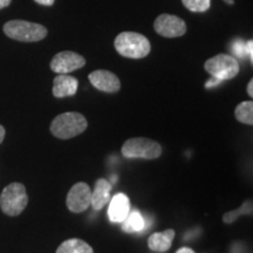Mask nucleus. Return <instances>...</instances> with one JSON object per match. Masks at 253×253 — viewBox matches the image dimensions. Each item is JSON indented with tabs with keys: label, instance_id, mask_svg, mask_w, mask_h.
<instances>
[{
	"label": "nucleus",
	"instance_id": "obj_1",
	"mask_svg": "<svg viewBox=\"0 0 253 253\" xmlns=\"http://www.w3.org/2000/svg\"><path fill=\"white\" fill-rule=\"evenodd\" d=\"M87 119L80 113L67 112L62 113L50 123V132L60 140H71L82 134L87 129Z\"/></svg>",
	"mask_w": 253,
	"mask_h": 253
},
{
	"label": "nucleus",
	"instance_id": "obj_2",
	"mask_svg": "<svg viewBox=\"0 0 253 253\" xmlns=\"http://www.w3.org/2000/svg\"><path fill=\"white\" fill-rule=\"evenodd\" d=\"M116 52L128 59H143L150 53V41L136 32H122L114 41Z\"/></svg>",
	"mask_w": 253,
	"mask_h": 253
},
{
	"label": "nucleus",
	"instance_id": "obj_3",
	"mask_svg": "<svg viewBox=\"0 0 253 253\" xmlns=\"http://www.w3.org/2000/svg\"><path fill=\"white\" fill-rule=\"evenodd\" d=\"M27 204L28 196L26 188L21 183H11L2 190L0 195V209L7 216H19L26 209Z\"/></svg>",
	"mask_w": 253,
	"mask_h": 253
},
{
	"label": "nucleus",
	"instance_id": "obj_4",
	"mask_svg": "<svg viewBox=\"0 0 253 253\" xmlns=\"http://www.w3.org/2000/svg\"><path fill=\"white\" fill-rule=\"evenodd\" d=\"M4 33L11 39L21 42H37L45 39L47 28L26 20H11L4 25Z\"/></svg>",
	"mask_w": 253,
	"mask_h": 253
},
{
	"label": "nucleus",
	"instance_id": "obj_5",
	"mask_svg": "<svg viewBox=\"0 0 253 253\" xmlns=\"http://www.w3.org/2000/svg\"><path fill=\"white\" fill-rule=\"evenodd\" d=\"M162 147L158 142L147 137H134L126 140L122 145L121 153L126 158L156 160L162 155Z\"/></svg>",
	"mask_w": 253,
	"mask_h": 253
},
{
	"label": "nucleus",
	"instance_id": "obj_6",
	"mask_svg": "<svg viewBox=\"0 0 253 253\" xmlns=\"http://www.w3.org/2000/svg\"><path fill=\"white\" fill-rule=\"evenodd\" d=\"M204 68L211 77L219 81L231 80L239 74V62L235 56L229 54H218L207 60Z\"/></svg>",
	"mask_w": 253,
	"mask_h": 253
},
{
	"label": "nucleus",
	"instance_id": "obj_7",
	"mask_svg": "<svg viewBox=\"0 0 253 253\" xmlns=\"http://www.w3.org/2000/svg\"><path fill=\"white\" fill-rule=\"evenodd\" d=\"M90 198L91 190L89 185L84 182H79L68 191L66 204L71 212L81 213L90 207Z\"/></svg>",
	"mask_w": 253,
	"mask_h": 253
},
{
	"label": "nucleus",
	"instance_id": "obj_8",
	"mask_svg": "<svg viewBox=\"0 0 253 253\" xmlns=\"http://www.w3.org/2000/svg\"><path fill=\"white\" fill-rule=\"evenodd\" d=\"M86 65V59L72 50H63L54 55L50 61V69L56 74H69Z\"/></svg>",
	"mask_w": 253,
	"mask_h": 253
},
{
	"label": "nucleus",
	"instance_id": "obj_9",
	"mask_svg": "<svg viewBox=\"0 0 253 253\" xmlns=\"http://www.w3.org/2000/svg\"><path fill=\"white\" fill-rule=\"evenodd\" d=\"M154 28L156 33L164 38H178L186 33V25L183 19L166 13L158 15L154 23Z\"/></svg>",
	"mask_w": 253,
	"mask_h": 253
},
{
	"label": "nucleus",
	"instance_id": "obj_10",
	"mask_svg": "<svg viewBox=\"0 0 253 253\" xmlns=\"http://www.w3.org/2000/svg\"><path fill=\"white\" fill-rule=\"evenodd\" d=\"M88 79L96 89L104 93H118L121 89V82L118 75L106 69H97L91 72L88 75Z\"/></svg>",
	"mask_w": 253,
	"mask_h": 253
},
{
	"label": "nucleus",
	"instance_id": "obj_11",
	"mask_svg": "<svg viewBox=\"0 0 253 253\" xmlns=\"http://www.w3.org/2000/svg\"><path fill=\"white\" fill-rule=\"evenodd\" d=\"M110 191H112V184L106 178H99L95 182L90 198V205L93 207L94 210H102L109 203L110 199H112Z\"/></svg>",
	"mask_w": 253,
	"mask_h": 253
},
{
	"label": "nucleus",
	"instance_id": "obj_12",
	"mask_svg": "<svg viewBox=\"0 0 253 253\" xmlns=\"http://www.w3.org/2000/svg\"><path fill=\"white\" fill-rule=\"evenodd\" d=\"M78 88V79L68 74H59L53 81V95L58 99L73 96L77 94Z\"/></svg>",
	"mask_w": 253,
	"mask_h": 253
},
{
	"label": "nucleus",
	"instance_id": "obj_13",
	"mask_svg": "<svg viewBox=\"0 0 253 253\" xmlns=\"http://www.w3.org/2000/svg\"><path fill=\"white\" fill-rule=\"evenodd\" d=\"M129 211H130V202H129L128 196L118 194L114 196L113 199H110L108 216L112 221H115V223L123 221Z\"/></svg>",
	"mask_w": 253,
	"mask_h": 253
},
{
	"label": "nucleus",
	"instance_id": "obj_14",
	"mask_svg": "<svg viewBox=\"0 0 253 253\" xmlns=\"http://www.w3.org/2000/svg\"><path fill=\"white\" fill-rule=\"evenodd\" d=\"M175 230L168 229L163 232H155L148 238V246L151 251L155 252H167L171 248L173 238H175Z\"/></svg>",
	"mask_w": 253,
	"mask_h": 253
},
{
	"label": "nucleus",
	"instance_id": "obj_15",
	"mask_svg": "<svg viewBox=\"0 0 253 253\" xmlns=\"http://www.w3.org/2000/svg\"><path fill=\"white\" fill-rule=\"evenodd\" d=\"M55 253H94V250L84 240L71 238L61 243Z\"/></svg>",
	"mask_w": 253,
	"mask_h": 253
},
{
	"label": "nucleus",
	"instance_id": "obj_16",
	"mask_svg": "<svg viewBox=\"0 0 253 253\" xmlns=\"http://www.w3.org/2000/svg\"><path fill=\"white\" fill-rule=\"evenodd\" d=\"M145 221L144 218L142 217V214L138 211H131L130 213L126 214V217L123 220L122 230L126 233H134L142 231L144 229Z\"/></svg>",
	"mask_w": 253,
	"mask_h": 253
},
{
	"label": "nucleus",
	"instance_id": "obj_17",
	"mask_svg": "<svg viewBox=\"0 0 253 253\" xmlns=\"http://www.w3.org/2000/svg\"><path fill=\"white\" fill-rule=\"evenodd\" d=\"M236 120L244 125H253V102L252 101H244L236 107L235 110Z\"/></svg>",
	"mask_w": 253,
	"mask_h": 253
},
{
	"label": "nucleus",
	"instance_id": "obj_18",
	"mask_svg": "<svg viewBox=\"0 0 253 253\" xmlns=\"http://www.w3.org/2000/svg\"><path fill=\"white\" fill-rule=\"evenodd\" d=\"M252 213V201H245L240 208L237 210L229 211L223 216V221L226 224H231L238 219L242 214H251Z\"/></svg>",
	"mask_w": 253,
	"mask_h": 253
},
{
	"label": "nucleus",
	"instance_id": "obj_19",
	"mask_svg": "<svg viewBox=\"0 0 253 253\" xmlns=\"http://www.w3.org/2000/svg\"><path fill=\"white\" fill-rule=\"evenodd\" d=\"M182 2L189 11L196 13L207 12L211 6V0H182Z\"/></svg>",
	"mask_w": 253,
	"mask_h": 253
},
{
	"label": "nucleus",
	"instance_id": "obj_20",
	"mask_svg": "<svg viewBox=\"0 0 253 253\" xmlns=\"http://www.w3.org/2000/svg\"><path fill=\"white\" fill-rule=\"evenodd\" d=\"M231 49H232V52L235 53L237 56H239V58L248 55L246 54V42H244V41L240 39H237L231 43Z\"/></svg>",
	"mask_w": 253,
	"mask_h": 253
},
{
	"label": "nucleus",
	"instance_id": "obj_21",
	"mask_svg": "<svg viewBox=\"0 0 253 253\" xmlns=\"http://www.w3.org/2000/svg\"><path fill=\"white\" fill-rule=\"evenodd\" d=\"M253 41L252 40H249L248 42H246V54L250 55V61L253 62Z\"/></svg>",
	"mask_w": 253,
	"mask_h": 253
},
{
	"label": "nucleus",
	"instance_id": "obj_22",
	"mask_svg": "<svg viewBox=\"0 0 253 253\" xmlns=\"http://www.w3.org/2000/svg\"><path fill=\"white\" fill-rule=\"evenodd\" d=\"M220 82H221V81H219V80H217V79L212 78V79H211V80H209V81L207 82V84H205V87H207V88L214 87V86H217V84H219Z\"/></svg>",
	"mask_w": 253,
	"mask_h": 253
},
{
	"label": "nucleus",
	"instance_id": "obj_23",
	"mask_svg": "<svg viewBox=\"0 0 253 253\" xmlns=\"http://www.w3.org/2000/svg\"><path fill=\"white\" fill-rule=\"evenodd\" d=\"M34 1L38 2V4L42 5V6H52L54 4L55 0H34Z\"/></svg>",
	"mask_w": 253,
	"mask_h": 253
},
{
	"label": "nucleus",
	"instance_id": "obj_24",
	"mask_svg": "<svg viewBox=\"0 0 253 253\" xmlns=\"http://www.w3.org/2000/svg\"><path fill=\"white\" fill-rule=\"evenodd\" d=\"M176 253H196V252L192 249L186 248V246H184V248H181L179 250H177Z\"/></svg>",
	"mask_w": 253,
	"mask_h": 253
},
{
	"label": "nucleus",
	"instance_id": "obj_25",
	"mask_svg": "<svg viewBox=\"0 0 253 253\" xmlns=\"http://www.w3.org/2000/svg\"><path fill=\"white\" fill-rule=\"evenodd\" d=\"M246 90H248V94L250 95V96L253 97V80L251 79L249 82L248 84V88H246Z\"/></svg>",
	"mask_w": 253,
	"mask_h": 253
},
{
	"label": "nucleus",
	"instance_id": "obj_26",
	"mask_svg": "<svg viewBox=\"0 0 253 253\" xmlns=\"http://www.w3.org/2000/svg\"><path fill=\"white\" fill-rule=\"evenodd\" d=\"M12 0H0V9L7 7V6L11 4Z\"/></svg>",
	"mask_w": 253,
	"mask_h": 253
},
{
	"label": "nucleus",
	"instance_id": "obj_27",
	"mask_svg": "<svg viewBox=\"0 0 253 253\" xmlns=\"http://www.w3.org/2000/svg\"><path fill=\"white\" fill-rule=\"evenodd\" d=\"M5 134H6L5 128H4V126H2L1 125H0V143H2V141H4Z\"/></svg>",
	"mask_w": 253,
	"mask_h": 253
},
{
	"label": "nucleus",
	"instance_id": "obj_28",
	"mask_svg": "<svg viewBox=\"0 0 253 253\" xmlns=\"http://www.w3.org/2000/svg\"><path fill=\"white\" fill-rule=\"evenodd\" d=\"M227 5H233L235 4V0H224Z\"/></svg>",
	"mask_w": 253,
	"mask_h": 253
}]
</instances>
